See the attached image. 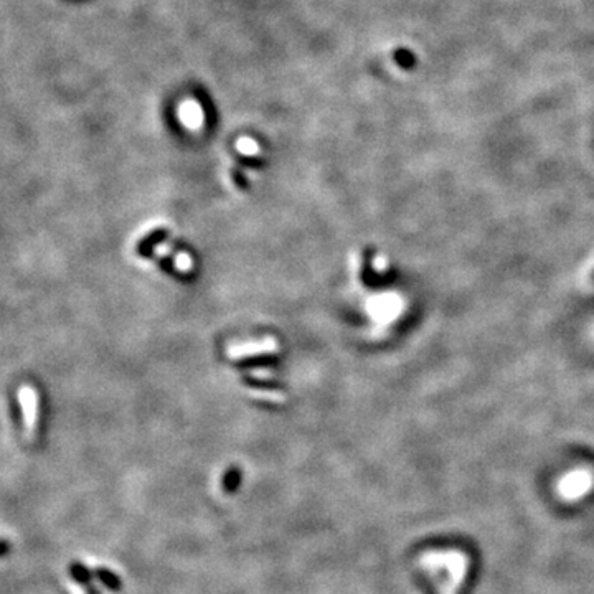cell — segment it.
<instances>
[{
    "label": "cell",
    "mask_w": 594,
    "mask_h": 594,
    "mask_svg": "<svg viewBox=\"0 0 594 594\" xmlns=\"http://www.w3.org/2000/svg\"><path fill=\"white\" fill-rule=\"evenodd\" d=\"M276 350H277V345L275 338H266V340L248 342V343H243V345L231 347L228 354L231 359H241V357H246V355L268 354V352H276Z\"/></svg>",
    "instance_id": "6da1fadb"
},
{
    "label": "cell",
    "mask_w": 594,
    "mask_h": 594,
    "mask_svg": "<svg viewBox=\"0 0 594 594\" xmlns=\"http://www.w3.org/2000/svg\"><path fill=\"white\" fill-rule=\"evenodd\" d=\"M20 403L25 415V428L34 431L36 417V393L32 388H23L20 392Z\"/></svg>",
    "instance_id": "7a4b0ae2"
},
{
    "label": "cell",
    "mask_w": 594,
    "mask_h": 594,
    "mask_svg": "<svg viewBox=\"0 0 594 594\" xmlns=\"http://www.w3.org/2000/svg\"><path fill=\"white\" fill-rule=\"evenodd\" d=\"M95 576L99 578L101 581H103L109 589H113V591L120 589V579L116 576V574L108 572V569H97V572H95Z\"/></svg>",
    "instance_id": "3957f363"
},
{
    "label": "cell",
    "mask_w": 594,
    "mask_h": 594,
    "mask_svg": "<svg viewBox=\"0 0 594 594\" xmlns=\"http://www.w3.org/2000/svg\"><path fill=\"white\" fill-rule=\"evenodd\" d=\"M71 576L76 579L78 583H81V584H88L91 581V578H92V573L91 572H88V569L85 568V566H81V565H73V568H71Z\"/></svg>",
    "instance_id": "277c9868"
}]
</instances>
